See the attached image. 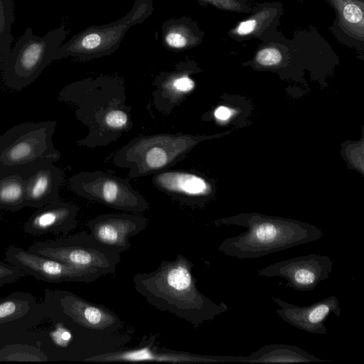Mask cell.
I'll return each mask as SVG.
<instances>
[{"mask_svg":"<svg viewBox=\"0 0 364 364\" xmlns=\"http://www.w3.org/2000/svg\"><path fill=\"white\" fill-rule=\"evenodd\" d=\"M194 264L178 255L174 260L161 262L151 272L134 275V289L154 308L166 311L197 328L225 313V303L219 304L203 295L193 275Z\"/></svg>","mask_w":364,"mask_h":364,"instance_id":"6da1fadb","label":"cell"},{"mask_svg":"<svg viewBox=\"0 0 364 364\" xmlns=\"http://www.w3.org/2000/svg\"><path fill=\"white\" fill-rule=\"evenodd\" d=\"M215 224L247 228L237 236L225 239L218 247L223 255L240 259L264 257L318 240L323 236L320 228L309 223L258 213L222 218Z\"/></svg>","mask_w":364,"mask_h":364,"instance_id":"7a4b0ae2","label":"cell"},{"mask_svg":"<svg viewBox=\"0 0 364 364\" xmlns=\"http://www.w3.org/2000/svg\"><path fill=\"white\" fill-rule=\"evenodd\" d=\"M207 138L181 133L139 136L120 149L114 156L113 163L129 168L130 178L156 174L181 161Z\"/></svg>","mask_w":364,"mask_h":364,"instance_id":"3957f363","label":"cell"},{"mask_svg":"<svg viewBox=\"0 0 364 364\" xmlns=\"http://www.w3.org/2000/svg\"><path fill=\"white\" fill-rule=\"evenodd\" d=\"M55 121L23 122L0 136V172L24 173L45 162H55L60 151L53 142Z\"/></svg>","mask_w":364,"mask_h":364,"instance_id":"277c9868","label":"cell"},{"mask_svg":"<svg viewBox=\"0 0 364 364\" xmlns=\"http://www.w3.org/2000/svg\"><path fill=\"white\" fill-rule=\"evenodd\" d=\"M63 27L55 28L43 36L33 33L28 27L7 55L2 77L5 85L19 91L31 84L43 70L55 60L56 52L65 38Z\"/></svg>","mask_w":364,"mask_h":364,"instance_id":"5b68a950","label":"cell"},{"mask_svg":"<svg viewBox=\"0 0 364 364\" xmlns=\"http://www.w3.org/2000/svg\"><path fill=\"white\" fill-rule=\"evenodd\" d=\"M46 315L63 321L82 338H105L124 329L113 312L65 289H45L43 302Z\"/></svg>","mask_w":364,"mask_h":364,"instance_id":"8992f818","label":"cell"},{"mask_svg":"<svg viewBox=\"0 0 364 364\" xmlns=\"http://www.w3.org/2000/svg\"><path fill=\"white\" fill-rule=\"evenodd\" d=\"M28 250L100 277L114 274L121 259V253L98 242L86 231L37 242Z\"/></svg>","mask_w":364,"mask_h":364,"instance_id":"52a82bcc","label":"cell"},{"mask_svg":"<svg viewBox=\"0 0 364 364\" xmlns=\"http://www.w3.org/2000/svg\"><path fill=\"white\" fill-rule=\"evenodd\" d=\"M58 100L77 107V119L86 124L90 134H95L92 145H104L110 141L105 127L107 113L116 108L128 107L125 105L123 91H106L92 87L85 82H73L64 87Z\"/></svg>","mask_w":364,"mask_h":364,"instance_id":"ba28073f","label":"cell"},{"mask_svg":"<svg viewBox=\"0 0 364 364\" xmlns=\"http://www.w3.org/2000/svg\"><path fill=\"white\" fill-rule=\"evenodd\" d=\"M72 191L90 200L114 209L140 213L149 208L146 200L129 181L102 171H83L69 181Z\"/></svg>","mask_w":364,"mask_h":364,"instance_id":"9c48e42d","label":"cell"},{"mask_svg":"<svg viewBox=\"0 0 364 364\" xmlns=\"http://www.w3.org/2000/svg\"><path fill=\"white\" fill-rule=\"evenodd\" d=\"M46 316L43 303L25 291H15L0 299V349L26 342L28 330Z\"/></svg>","mask_w":364,"mask_h":364,"instance_id":"30bf717a","label":"cell"},{"mask_svg":"<svg viewBox=\"0 0 364 364\" xmlns=\"http://www.w3.org/2000/svg\"><path fill=\"white\" fill-rule=\"evenodd\" d=\"M333 266V261L329 257L309 254L273 263L259 269L257 275L282 277L287 281L285 287L309 291L329 278Z\"/></svg>","mask_w":364,"mask_h":364,"instance_id":"8fae6325","label":"cell"},{"mask_svg":"<svg viewBox=\"0 0 364 364\" xmlns=\"http://www.w3.org/2000/svg\"><path fill=\"white\" fill-rule=\"evenodd\" d=\"M156 335L144 338L137 348L113 350L92 355L85 361L92 362H140L153 361L171 363H216L237 362L238 356L203 355L181 352L159 347Z\"/></svg>","mask_w":364,"mask_h":364,"instance_id":"7c38bea8","label":"cell"},{"mask_svg":"<svg viewBox=\"0 0 364 364\" xmlns=\"http://www.w3.org/2000/svg\"><path fill=\"white\" fill-rule=\"evenodd\" d=\"M5 255L7 262L20 269L25 274L43 282L90 283L100 277L14 245L8 247Z\"/></svg>","mask_w":364,"mask_h":364,"instance_id":"4fadbf2b","label":"cell"},{"mask_svg":"<svg viewBox=\"0 0 364 364\" xmlns=\"http://www.w3.org/2000/svg\"><path fill=\"white\" fill-rule=\"evenodd\" d=\"M148 224V219L137 213L103 214L87 222L90 233L98 242L119 253L130 248L129 238Z\"/></svg>","mask_w":364,"mask_h":364,"instance_id":"5bb4252c","label":"cell"},{"mask_svg":"<svg viewBox=\"0 0 364 364\" xmlns=\"http://www.w3.org/2000/svg\"><path fill=\"white\" fill-rule=\"evenodd\" d=\"M280 309L276 313L284 322L306 333L326 335L325 322L331 314L341 316V309L336 296H329L309 306H299L272 296Z\"/></svg>","mask_w":364,"mask_h":364,"instance_id":"9a60e30c","label":"cell"},{"mask_svg":"<svg viewBox=\"0 0 364 364\" xmlns=\"http://www.w3.org/2000/svg\"><path fill=\"white\" fill-rule=\"evenodd\" d=\"M26 206L41 208L60 200L63 173L53 162L35 166L24 173Z\"/></svg>","mask_w":364,"mask_h":364,"instance_id":"2e32d148","label":"cell"},{"mask_svg":"<svg viewBox=\"0 0 364 364\" xmlns=\"http://www.w3.org/2000/svg\"><path fill=\"white\" fill-rule=\"evenodd\" d=\"M78 207L58 200L38 208L26 221L24 231L33 235L67 234L77 226Z\"/></svg>","mask_w":364,"mask_h":364,"instance_id":"e0dca14e","label":"cell"},{"mask_svg":"<svg viewBox=\"0 0 364 364\" xmlns=\"http://www.w3.org/2000/svg\"><path fill=\"white\" fill-rule=\"evenodd\" d=\"M152 179L160 191L187 204L210 191L204 178L188 171L165 170L154 174Z\"/></svg>","mask_w":364,"mask_h":364,"instance_id":"ac0fdd59","label":"cell"},{"mask_svg":"<svg viewBox=\"0 0 364 364\" xmlns=\"http://www.w3.org/2000/svg\"><path fill=\"white\" fill-rule=\"evenodd\" d=\"M304 349L289 344H269L247 356H240L245 363H299L326 362Z\"/></svg>","mask_w":364,"mask_h":364,"instance_id":"d6986e66","label":"cell"},{"mask_svg":"<svg viewBox=\"0 0 364 364\" xmlns=\"http://www.w3.org/2000/svg\"><path fill=\"white\" fill-rule=\"evenodd\" d=\"M195 87L188 74L180 73L164 79L154 92V102L160 109L167 112L178 105Z\"/></svg>","mask_w":364,"mask_h":364,"instance_id":"ffe728a7","label":"cell"},{"mask_svg":"<svg viewBox=\"0 0 364 364\" xmlns=\"http://www.w3.org/2000/svg\"><path fill=\"white\" fill-rule=\"evenodd\" d=\"M25 207L24 174L0 172V210L16 212Z\"/></svg>","mask_w":364,"mask_h":364,"instance_id":"44dd1931","label":"cell"},{"mask_svg":"<svg viewBox=\"0 0 364 364\" xmlns=\"http://www.w3.org/2000/svg\"><path fill=\"white\" fill-rule=\"evenodd\" d=\"M0 361H48V357L36 346L18 343L0 349Z\"/></svg>","mask_w":364,"mask_h":364,"instance_id":"7402d4cb","label":"cell"},{"mask_svg":"<svg viewBox=\"0 0 364 364\" xmlns=\"http://www.w3.org/2000/svg\"><path fill=\"white\" fill-rule=\"evenodd\" d=\"M14 19L12 0H0V45L9 50L13 41L11 31Z\"/></svg>","mask_w":364,"mask_h":364,"instance_id":"603a6c76","label":"cell"},{"mask_svg":"<svg viewBox=\"0 0 364 364\" xmlns=\"http://www.w3.org/2000/svg\"><path fill=\"white\" fill-rule=\"evenodd\" d=\"M24 275L18 267L9 262L0 261V286L12 283Z\"/></svg>","mask_w":364,"mask_h":364,"instance_id":"cb8c5ba5","label":"cell"},{"mask_svg":"<svg viewBox=\"0 0 364 364\" xmlns=\"http://www.w3.org/2000/svg\"><path fill=\"white\" fill-rule=\"evenodd\" d=\"M282 60L280 52L274 48H267L260 50L257 55V62L263 65H274Z\"/></svg>","mask_w":364,"mask_h":364,"instance_id":"d4e9b609","label":"cell"},{"mask_svg":"<svg viewBox=\"0 0 364 364\" xmlns=\"http://www.w3.org/2000/svg\"><path fill=\"white\" fill-rule=\"evenodd\" d=\"M167 44L174 48H182L188 44V37L181 31L173 30L166 36Z\"/></svg>","mask_w":364,"mask_h":364,"instance_id":"484cf974","label":"cell"},{"mask_svg":"<svg viewBox=\"0 0 364 364\" xmlns=\"http://www.w3.org/2000/svg\"><path fill=\"white\" fill-rule=\"evenodd\" d=\"M343 16L345 19L351 23H360L363 26V16L362 10L358 5L350 4L343 9Z\"/></svg>","mask_w":364,"mask_h":364,"instance_id":"4316f807","label":"cell"},{"mask_svg":"<svg viewBox=\"0 0 364 364\" xmlns=\"http://www.w3.org/2000/svg\"><path fill=\"white\" fill-rule=\"evenodd\" d=\"M257 24L256 19H248L241 22L235 29V32L239 35H247L252 32Z\"/></svg>","mask_w":364,"mask_h":364,"instance_id":"83f0119b","label":"cell"},{"mask_svg":"<svg viewBox=\"0 0 364 364\" xmlns=\"http://www.w3.org/2000/svg\"><path fill=\"white\" fill-rule=\"evenodd\" d=\"M231 114H232L231 110L228 107H225V106L218 107L215 110V112H214V115H215V118L219 120H221V121L227 120L228 119H229L230 117Z\"/></svg>","mask_w":364,"mask_h":364,"instance_id":"f1b7e54d","label":"cell"},{"mask_svg":"<svg viewBox=\"0 0 364 364\" xmlns=\"http://www.w3.org/2000/svg\"><path fill=\"white\" fill-rule=\"evenodd\" d=\"M10 50L0 45V65L4 64Z\"/></svg>","mask_w":364,"mask_h":364,"instance_id":"f546056e","label":"cell"}]
</instances>
